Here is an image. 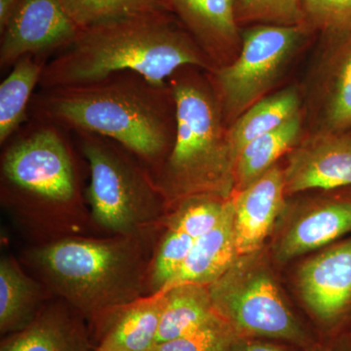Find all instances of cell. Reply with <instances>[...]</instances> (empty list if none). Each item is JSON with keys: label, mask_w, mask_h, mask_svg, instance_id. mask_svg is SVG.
Returning <instances> with one entry per match:
<instances>
[{"label": "cell", "mask_w": 351, "mask_h": 351, "mask_svg": "<svg viewBox=\"0 0 351 351\" xmlns=\"http://www.w3.org/2000/svg\"><path fill=\"white\" fill-rule=\"evenodd\" d=\"M346 346H348V350L351 351V331L348 332V338L346 341Z\"/></svg>", "instance_id": "cell-32"}, {"label": "cell", "mask_w": 351, "mask_h": 351, "mask_svg": "<svg viewBox=\"0 0 351 351\" xmlns=\"http://www.w3.org/2000/svg\"><path fill=\"white\" fill-rule=\"evenodd\" d=\"M302 299L321 320L343 322L351 316V237L332 245L299 271Z\"/></svg>", "instance_id": "cell-11"}, {"label": "cell", "mask_w": 351, "mask_h": 351, "mask_svg": "<svg viewBox=\"0 0 351 351\" xmlns=\"http://www.w3.org/2000/svg\"><path fill=\"white\" fill-rule=\"evenodd\" d=\"M233 230L239 257L258 250L284 207L283 171L274 165L248 186L235 191Z\"/></svg>", "instance_id": "cell-14"}, {"label": "cell", "mask_w": 351, "mask_h": 351, "mask_svg": "<svg viewBox=\"0 0 351 351\" xmlns=\"http://www.w3.org/2000/svg\"><path fill=\"white\" fill-rule=\"evenodd\" d=\"M61 2L80 29L140 14L171 11L167 0H61Z\"/></svg>", "instance_id": "cell-23"}, {"label": "cell", "mask_w": 351, "mask_h": 351, "mask_svg": "<svg viewBox=\"0 0 351 351\" xmlns=\"http://www.w3.org/2000/svg\"><path fill=\"white\" fill-rule=\"evenodd\" d=\"M47 60L21 58L0 84V145H4L29 121L34 89L40 83Z\"/></svg>", "instance_id": "cell-20"}, {"label": "cell", "mask_w": 351, "mask_h": 351, "mask_svg": "<svg viewBox=\"0 0 351 351\" xmlns=\"http://www.w3.org/2000/svg\"><path fill=\"white\" fill-rule=\"evenodd\" d=\"M87 320L60 299L46 302L34 319L2 337L0 351H94Z\"/></svg>", "instance_id": "cell-15"}, {"label": "cell", "mask_w": 351, "mask_h": 351, "mask_svg": "<svg viewBox=\"0 0 351 351\" xmlns=\"http://www.w3.org/2000/svg\"><path fill=\"white\" fill-rule=\"evenodd\" d=\"M156 226L110 239L58 240L29 251L27 260L46 289L90 323L147 295Z\"/></svg>", "instance_id": "cell-3"}, {"label": "cell", "mask_w": 351, "mask_h": 351, "mask_svg": "<svg viewBox=\"0 0 351 351\" xmlns=\"http://www.w3.org/2000/svg\"><path fill=\"white\" fill-rule=\"evenodd\" d=\"M89 166L87 198L97 225L114 235L156 226L167 201L151 171L122 145L90 133H75Z\"/></svg>", "instance_id": "cell-6"}, {"label": "cell", "mask_w": 351, "mask_h": 351, "mask_svg": "<svg viewBox=\"0 0 351 351\" xmlns=\"http://www.w3.org/2000/svg\"><path fill=\"white\" fill-rule=\"evenodd\" d=\"M237 339L230 325L219 316L186 336L157 343L152 351H233Z\"/></svg>", "instance_id": "cell-28"}, {"label": "cell", "mask_w": 351, "mask_h": 351, "mask_svg": "<svg viewBox=\"0 0 351 351\" xmlns=\"http://www.w3.org/2000/svg\"><path fill=\"white\" fill-rule=\"evenodd\" d=\"M311 29L308 25H250L232 63L207 71L228 126L263 99Z\"/></svg>", "instance_id": "cell-7"}, {"label": "cell", "mask_w": 351, "mask_h": 351, "mask_svg": "<svg viewBox=\"0 0 351 351\" xmlns=\"http://www.w3.org/2000/svg\"><path fill=\"white\" fill-rule=\"evenodd\" d=\"M239 257L209 288L217 313L239 336H263L302 343L301 328L274 278L262 265Z\"/></svg>", "instance_id": "cell-8"}, {"label": "cell", "mask_w": 351, "mask_h": 351, "mask_svg": "<svg viewBox=\"0 0 351 351\" xmlns=\"http://www.w3.org/2000/svg\"><path fill=\"white\" fill-rule=\"evenodd\" d=\"M80 31L61 0H22L0 32V69L12 68L27 55L48 61L69 47Z\"/></svg>", "instance_id": "cell-9"}, {"label": "cell", "mask_w": 351, "mask_h": 351, "mask_svg": "<svg viewBox=\"0 0 351 351\" xmlns=\"http://www.w3.org/2000/svg\"><path fill=\"white\" fill-rule=\"evenodd\" d=\"M29 119L112 140L137 157L154 177L172 149L177 126L169 82H154L133 71L40 89L32 98Z\"/></svg>", "instance_id": "cell-1"}, {"label": "cell", "mask_w": 351, "mask_h": 351, "mask_svg": "<svg viewBox=\"0 0 351 351\" xmlns=\"http://www.w3.org/2000/svg\"><path fill=\"white\" fill-rule=\"evenodd\" d=\"M21 1L22 0H0V32L5 29Z\"/></svg>", "instance_id": "cell-30"}, {"label": "cell", "mask_w": 351, "mask_h": 351, "mask_svg": "<svg viewBox=\"0 0 351 351\" xmlns=\"http://www.w3.org/2000/svg\"><path fill=\"white\" fill-rule=\"evenodd\" d=\"M302 3L311 29L341 38L351 34V0H302Z\"/></svg>", "instance_id": "cell-29"}, {"label": "cell", "mask_w": 351, "mask_h": 351, "mask_svg": "<svg viewBox=\"0 0 351 351\" xmlns=\"http://www.w3.org/2000/svg\"><path fill=\"white\" fill-rule=\"evenodd\" d=\"M68 131L29 119L4 147L1 188L4 199L29 209L71 211L82 203L77 162Z\"/></svg>", "instance_id": "cell-5"}, {"label": "cell", "mask_w": 351, "mask_h": 351, "mask_svg": "<svg viewBox=\"0 0 351 351\" xmlns=\"http://www.w3.org/2000/svg\"><path fill=\"white\" fill-rule=\"evenodd\" d=\"M233 351H284L276 346L269 343H260V341H243L239 343L237 341Z\"/></svg>", "instance_id": "cell-31"}, {"label": "cell", "mask_w": 351, "mask_h": 351, "mask_svg": "<svg viewBox=\"0 0 351 351\" xmlns=\"http://www.w3.org/2000/svg\"><path fill=\"white\" fill-rule=\"evenodd\" d=\"M233 230V203L228 200L225 214L211 232L196 239L188 258L164 288L193 283L209 286L230 269L239 258Z\"/></svg>", "instance_id": "cell-17"}, {"label": "cell", "mask_w": 351, "mask_h": 351, "mask_svg": "<svg viewBox=\"0 0 351 351\" xmlns=\"http://www.w3.org/2000/svg\"><path fill=\"white\" fill-rule=\"evenodd\" d=\"M164 290L143 295L88 323L94 351H152L156 345Z\"/></svg>", "instance_id": "cell-13"}, {"label": "cell", "mask_w": 351, "mask_h": 351, "mask_svg": "<svg viewBox=\"0 0 351 351\" xmlns=\"http://www.w3.org/2000/svg\"><path fill=\"white\" fill-rule=\"evenodd\" d=\"M195 242L186 233L167 225L162 239L154 248L147 276V295L158 292L174 278Z\"/></svg>", "instance_id": "cell-24"}, {"label": "cell", "mask_w": 351, "mask_h": 351, "mask_svg": "<svg viewBox=\"0 0 351 351\" xmlns=\"http://www.w3.org/2000/svg\"><path fill=\"white\" fill-rule=\"evenodd\" d=\"M45 286L27 276L11 257L0 261V334L27 327L47 302Z\"/></svg>", "instance_id": "cell-18"}, {"label": "cell", "mask_w": 351, "mask_h": 351, "mask_svg": "<svg viewBox=\"0 0 351 351\" xmlns=\"http://www.w3.org/2000/svg\"><path fill=\"white\" fill-rule=\"evenodd\" d=\"M239 27L307 25L302 0H237Z\"/></svg>", "instance_id": "cell-26"}, {"label": "cell", "mask_w": 351, "mask_h": 351, "mask_svg": "<svg viewBox=\"0 0 351 351\" xmlns=\"http://www.w3.org/2000/svg\"><path fill=\"white\" fill-rule=\"evenodd\" d=\"M351 233V193L322 201L300 217L284 234L279 257H295Z\"/></svg>", "instance_id": "cell-16"}, {"label": "cell", "mask_w": 351, "mask_h": 351, "mask_svg": "<svg viewBox=\"0 0 351 351\" xmlns=\"http://www.w3.org/2000/svg\"><path fill=\"white\" fill-rule=\"evenodd\" d=\"M284 173L286 195L351 188V134H320L293 152Z\"/></svg>", "instance_id": "cell-10"}, {"label": "cell", "mask_w": 351, "mask_h": 351, "mask_svg": "<svg viewBox=\"0 0 351 351\" xmlns=\"http://www.w3.org/2000/svg\"><path fill=\"white\" fill-rule=\"evenodd\" d=\"M161 290L165 295L156 345L186 336L219 316L208 286L186 283Z\"/></svg>", "instance_id": "cell-19"}, {"label": "cell", "mask_w": 351, "mask_h": 351, "mask_svg": "<svg viewBox=\"0 0 351 351\" xmlns=\"http://www.w3.org/2000/svg\"><path fill=\"white\" fill-rule=\"evenodd\" d=\"M214 69L232 63L241 48L237 0H167Z\"/></svg>", "instance_id": "cell-12"}, {"label": "cell", "mask_w": 351, "mask_h": 351, "mask_svg": "<svg viewBox=\"0 0 351 351\" xmlns=\"http://www.w3.org/2000/svg\"><path fill=\"white\" fill-rule=\"evenodd\" d=\"M184 66L214 69L174 14L159 11L82 29L69 47L47 62L39 86H73L121 71L163 84Z\"/></svg>", "instance_id": "cell-2"}, {"label": "cell", "mask_w": 351, "mask_h": 351, "mask_svg": "<svg viewBox=\"0 0 351 351\" xmlns=\"http://www.w3.org/2000/svg\"><path fill=\"white\" fill-rule=\"evenodd\" d=\"M299 108V94L294 88H289L261 99L245 110L228 129V141L235 161L239 152L249 143L282 125L300 113Z\"/></svg>", "instance_id": "cell-21"}, {"label": "cell", "mask_w": 351, "mask_h": 351, "mask_svg": "<svg viewBox=\"0 0 351 351\" xmlns=\"http://www.w3.org/2000/svg\"><path fill=\"white\" fill-rule=\"evenodd\" d=\"M230 198L198 195L178 203L167 225L174 226L193 239H198L218 225L225 214Z\"/></svg>", "instance_id": "cell-25"}, {"label": "cell", "mask_w": 351, "mask_h": 351, "mask_svg": "<svg viewBox=\"0 0 351 351\" xmlns=\"http://www.w3.org/2000/svg\"><path fill=\"white\" fill-rule=\"evenodd\" d=\"M202 71L184 66L168 80L176 101L175 141L154 176L168 205L198 195L230 198L235 191L228 126Z\"/></svg>", "instance_id": "cell-4"}, {"label": "cell", "mask_w": 351, "mask_h": 351, "mask_svg": "<svg viewBox=\"0 0 351 351\" xmlns=\"http://www.w3.org/2000/svg\"><path fill=\"white\" fill-rule=\"evenodd\" d=\"M328 130L351 128V34L345 38L339 57L326 110Z\"/></svg>", "instance_id": "cell-27"}, {"label": "cell", "mask_w": 351, "mask_h": 351, "mask_svg": "<svg viewBox=\"0 0 351 351\" xmlns=\"http://www.w3.org/2000/svg\"><path fill=\"white\" fill-rule=\"evenodd\" d=\"M301 115L249 143L235 161V191H241L276 165L277 159L295 144L301 134Z\"/></svg>", "instance_id": "cell-22"}]
</instances>
